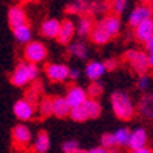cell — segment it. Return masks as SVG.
<instances>
[{
    "label": "cell",
    "instance_id": "6da1fadb",
    "mask_svg": "<svg viewBox=\"0 0 153 153\" xmlns=\"http://www.w3.org/2000/svg\"><path fill=\"white\" fill-rule=\"evenodd\" d=\"M110 104H112L113 113L123 121L132 120V117L135 115L133 101H132L130 95L124 91H115L110 95Z\"/></svg>",
    "mask_w": 153,
    "mask_h": 153
},
{
    "label": "cell",
    "instance_id": "7a4b0ae2",
    "mask_svg": "<svg viewBox=\"0 0 153 153\" xmlns=\"http://www.w3.org/2000/svg\"><path fill=\"white\" fill-rule=\"evenodd\" d=\"M37 75H38L37 65H32V63H19L14 72L11 74V83L17 87H22L25 84H28L29 81L35 80Z\"/></svg>",
    "mask_w": 153,
    "mask_h": 153
},
{
    "label": "cell",
    "instance_id": "3957f363",
    "mask_svg": "<svg viewBox=\"0 0 153 153\" xmlns=\"http://www.w3.org/2000/svg\"><path fill=\"white\" fill-rule=\"evenodd\" d=\"M124 58L129 61V65L135 69V72L139 74V76L146 75V72H147L149 68H150L147 54L141 52V51H135V49L127 51V52L124 54Z\"/></svg>",
    "mask_w": 153,
    "mask_h": 153
},
{
    "label": "cell",
    "instance_id": "277c9868",
    "mask_svg": "<svg viewBox=\"0 0 153 153\" xmlns=\"http://www.w3.org/2000/svg\"><path fill=\"white\" fill-rule=\"evenodd\" d=\"M48 57V49L42 42H31L26 48H25V58L28 63L37 65V63L43 61Z\"/></svg>",
    "mask_w": 153,
    "mask_h": 153
},
{
    "label": "cell",
    "instance_id": "5b68a950",
    "mask_svg": "<svg viewBox=\"0 0 153 153\" xmlns=\"http://www.w3.org/2000/svg\"><path fill=\"white\" fill-rule=\"evenodd\" d=\"M46 75L51 81L61 83L71 76V68H68L66 65H61V63H51L46 66Z\"/></svg>",
    "mask_w": 153,
    "mask_h": 153
},
{
    "label": "cell",
    "instance_id": "8992f818",
    "mask_svg": "<svg viewBox=\"0 0 153 153\" xmlns=\"http://www.w3.org/2000/svg\"><path fill=\"white\" fill-rule=\"evenodd\" d=\"M149 19H152V11H150V8H149L147 3H143V5L135 6V9L130 12V16H129V25L136 29L139 25L144 23Z\"/></svg>",
    "mask_w": 153,
    "mask_h": 153
},
{
    "label": "cell",
    "instance_id": "52a82bcc",
    "mask_svg": "<svg viewBox=\"0 0 153 153\" xmlns=\"http://www.w3.org/2000/svg\"><path fill=\"white\" fill-rule=\"evenodd\" d=\"M65 98L68 100V103H69L71 109L83 106L86 101L89 100V98H87V91H84L83 87H78V86L71 87L69 91H68V94H66Z\"/></svg>",
    "mask_w": 153,
    "mask_h": 153
},
{
    "label": "cell",
    "instance_id": "ba28073f",
    "mask_svg": "<svg viewBox=\"0 0 153 153\" xmlns=\"http://www.w3.org/2000/svg\"><path fill=\"white\" fill-rule=\"evenodd\" d=\"M12 110H14V115L19 120L28 121V120L32 118V115H34V104L29 103L26 98H25V100H19V101H16Z\"/></svg>",
    "mask_w": 153,
    "mask_h": 153
},
{
    "label": "cell",
    "instance_id": "9c48e42d",
    "mask_svg": "<svg viewBox=\"0 0 153 153\" xmlns=\"http://www.w3.org/2000/svg\"><path fill=\"white\" fill-rule=\"evenodd\" d=\"M76 34V26L75 23L71 20V19H65L61 20V29H60V34H58V38L57 42L60 45H68L71 43L72 37Z\"/></svg>",
    "mask_w": 153,
    "mask_h": 153
},
{
    "label": "cell",
    "instance_id": "30bf717a",
    "mask_svg": "<svg viewBox=\"0 0 153 153\" xmlns=\"http://www.w3.org/2000/svg\"><path fill=\"white\" fill-rule=\"evenodd\" d=\"M8 23L12 29L26 25V14L22 6H11L8 9Z\"/></svg>",
    "mask_w": 153,
    "mask_h": 153
},
{
    "label": "cell",
    "instance_id": "8fae6325",
    "mask_svg": "<svg viewBox=\"0 0 153 153\" xmlns=\"http://www.w3.org/2000/svg\"><path fill=\"white\" fill-rule=\"evenodd\" d=\"M11 135H12V141H14L16 144H19V146H26L31 141V130H29V127L22 124V123L12 127Z\"/></svg>",
    "mask_w": 153,
    "mask_h": 153
},
{
    "label": "cell",
    "instance_id": "7c38bea8",
    "mask_svg": "<svg viewBox=\"0 0 153 153\" xmlns=\"http://www.w3.org/2000/svg\"><path fill=\"white\" fill-rule=\"evenodd\" d=\"M104 72H106V66H104V63H101V61H97V60H94V61H89L87 65H86V69H84V74H86V76L91 81H94V83H97L101 76L104 75Z\"/></svg>",
    "mask_w": 153,
    "mask_h": 153
},
{
    "label": "cell",
    "instance_id": "4fadbf2b",
    "mask_svg": "<svg viewBox=\"0 0 153 153\" xmlns=\"http://www.w3.org/2000/svg\"><path fill=\"white\" fill-rule=\"evenodd\" d=\"M60 29H61V22L60 20H57V19H48V20L43 22L42 28H40V32L46 38H58Z\"/></svg>",
    "mask_w": 153,
    "mask_h": 153
},
{
    "label": "cell",
    "instance_id": "5bb4252c",
    "mask_svg": "<svg viewBox=\"0 0 153 153\" xmlns=\"http://www.w3.org/2000/svg\"><path fill=\"white\" fill-rule=\"evenodd\" d=\"M100 23L104 26V29L109 32V35L113 38L120 34V29H121V22H120V17L115 16V14H110V16H104L103 19L100 20Z\"/></svg>",
    "mask_w": 153,
    "mask_h": 153
},
{
    "label": "cell",
    "instance_id": "9a60e30c",
    "mask_svg": "<svg viewBox=\"0 0 153 153\" xmlns=\"http://www.w3.org/2000/svg\"><path fill=\"white\" fill-rule=\"evenodd\" d=\"M152 37H153V19H149L135 29V38L141 43H147Z\"/></svg>",
    "mask_w": 153,
    "mask_h": 153
},
{
    "label": "cell",
    "instance_id": "2e32d148",
    "mask_svg": "<svg viewBox=\"0 0 153 153\" xmlns=\"http://www.w3.org/2000/svg\"><path fill=\"white\" fill-rule=\"evenodd\" d=\"M147 139H149V136H147L146 129L139 127V129H136V130H133V132H132V138H130L129 147L132 149V152L139 150V149H146Z\"/></svg>",
    "mask_w": 153,
    "mask_h": 153
},
{
    "label": "cell",
    "instance_id": "e0dca14e",
    "mask_svg": "<svg viewBox=\"0 0 153 153\" xmlns=\"http://www.w3.org/2000/svg\"><path fill=\"white\" fill-rule=\"evenodd\" d=\"M138 110L144 118L153 121V94H146L138 103Z\"/></svg>",
    "mask_w": 153,
    "mask_h": 153
},
{
    "label": "cell",
    "instance_id": "ac0fdd59",
    "mask_svg": "<svg viewBox=\"0 0 153 153\" xmlns=\"http://www.w3.org/2000/svg\"><path fill=\"white\" fill-rule=\"evenodd\" d=\"M91 40H92V43H95V45H106V43H109V42L112 40V37H110L109 32L104 29L103 25H101L100 22H97V23H95V28H94V31H92V34H91Z\"/></svg>",
    "mask_w": 153,
    "mask_h": 153
},
{
    "label": "cell",
    "instance_id": "d6986e66",
    "mask_svg": "<svg viewBox=\"0 0 153 153\" xmlns=\"http://www.w3.org/2000/svg\"><path fill=\"white\" fill-rule=\"evenodd\" d=\"M94 28H95L94 17L92 16H81L78 19V23H76V34H78L80 37L91 35Z\"/></svg>",
    "mask_w": 153,
    "mask_h": 153
},
{
    "label": "cell",
    "instance_id": "ffe728a7",
    "mask_svg": "<svg viewBox=\"0 0 153 153\" xmlns=\"http://www.w3.org/2000/svg\"><path fill=\"white\" fill-rule=\"evenodd\" d=\"M51 149V139L46 130H40L35 136L34 141V152L35 153H48V150Z\"/></svg>",
    "mask_w": 153,
    "mask_h": 153
},
{
    "label": "cell",
    "instance_id": "44dd1931",
    "mask_svg": "<svg viewBox=\"0 0 153 153\" xmlns=\"http://www.w3.org/2000/svg\"><path fill=\"white\" fill-rule=\"evenodd\" d=\"M71 106L68 103L66 98L63 97H58V98H54V115L58 118H65L68 115H71Z\"/></svg>",
    "mask_w": 153,
    "mask_h": 153
},
{
    "label": "cell",
    "instance_id": "7402d4cb",
    "mask_svg": "<svg viewBox=\"0 0 153 153\" xmlns=\"http://www.w3.org/2000/svg\"><path fill=\"white\" fill-rule=\"evenodd\" d=\"M89 3L91 2H83V0H75V2H71L66 5V12H71V14H78L81 17L87 16V11H89Z\"/></svg>",
    "mask_w": 153,
    "mask_h": 153
},
{
    "label": "cell",
    "instance_id": "603a6c76",
    "mask_svg": "<svg viewBox=\"0 0 153 153\" xmlns=\"http://www.w3.org/2000/svg\"><path fill=\"white\" fill-rule=\"evenodd\" d=\"M68 51H69V54H72V55L76 57V58H81V60H86L87 55H89V49H87V46H86L83 42L71 43V45L68 46Z\"/></svg>",
    "mask_w": 153,
    "mask_h": 153
},
{
    "label": "cell",
    "instance_id": "cb8c5ba5",
    "mask_svg": "<svg viewBox=\"0 0 153 153\" xmlns=\"http://www.w3.org/2000/svg\"><path fill=\"white\" fill-rule=\"evenodd\" d=\"M12 34H14V38L19 42V43H31V28L28 25H25V26H20V28H16L12 29Z\"/></svg>",
    "mask_w": 153,
    "mask_h": 153
},
{
    "label": "cell",
    "instance_id": "d4e9b609",
    "mask_svg": "<svg viewBox=\"0 0 153 153\" xmlns=\"http://www.w3.org/2000/svg\"><path fill=\"white\" fill-rule=\"evenodd\" d=\"M83 106H84V109H86V112H87V115H89V120H91V118L95 120V118H98L100 115H101V104H100L98 100L89 98Z\"/></svg>",
    "mask_w": 153,
    "mask_h": 153
},
{
    "label": "cell",
    "instance_id": "484cf974",
    "mask_svg": "<svg viewBox=\"0 0 153 153\" xmlns=\"http://www.w3.org/2000/svg\"><path fill=\"white\" fill-rule=\"evenodd\" d=\"M115 138H117L118 146H129L130 138H132V132L127 127H120V129L115 132Z\"/></svg>",
    "mask_w": 153,
    "mask_h": 153
},
{
    "label": "cell",
    "instance_id": "4316f807",
    "mask_svg": "<svg viewBox=\"0 0 153 153\" xmlns=\"http://www.w3.org/2000/svg\"><path fill=\"white\" fill-rule=\"evenodd\" d=\"M109 8H110V3H106V2H91V3H89L87 16L101 14V12H106Z\"/></svg>",
    "mask_w": 153,
    "mask_h": 153
},
{
    "label": "cell",
    "instance_id": "83f0119b",
    "mask_svg": "<svg viewBox=\"0 0 153 153\" xmlns=\"http://www.w3.org/2000/svg\"><path fill=\"white\" fill-rule=\"evenodd\" d=\"M42 117H49V115H54V100L52 98H43L40 101V106H38Z\"/></svg>",
    "mask_w": 153,
    "mask_h": 153
},
{
    "label": "cell",
    "instance_id": "f1b7e54d",
    "mask_svg": "<svg viewBox=\"0 0 153 153\" xmlns=\"http://www.w3.org/2000/svg\"><path fill=\"white\" fill-rule=\"evenodd\" d=\"M71 120L76 121V123H84L89 120V115L84 109V106H80V107H74L71 110Z\"/></svg>",
    "mask_w": 153,
    "mask_h": 153
},
{
    "label": "cell",
    "instance_id": "f546056e",
    "mask_svg": "<svg viewBox=\"0 0 153 153\" xmlns=\"http://www.w3.org/2000/svg\"><path fill=\"white\" fill-rule=\"evenodd\" d=\"M117 146H118V143H117V138H115V133H104L101 136V147L109 150V149H113Z\"/></svg>",
    "mask_w": 153,
    "mask_h": 153
},
{
    "label": "cell",
    "instance_id": "4dcf8cb0",
    "mask_svg": "<svg viewBox=\"0 0 153 153\" xmlns=\"http://www.w3.org/2000/svg\"><path fill=\"white\" fill-rule=\"evenodd\" d=\"M61 150L63 153H76L80 150V146H78V141L75 139H69V141H65L61 146Z\"/></svg>",
    "mask_w": 153,
    "mask_h": 153
},
{
    "label": "cell",
    "instance_id": "1f68e13d",
    "mask_svg": "<svg viewBox=\"0 0 153 153\" xmlns=\"http://www.w3.org/2000/svg\"><path fill=\"white\" fill-rule=\"evenodd\" d=\"M87 95L92 100H97L100 95H103V86H101L100 83H92L87 89Z\"/></svg>",
    "mask_w": 153,
    "mask_h": 153
},
{
    "label": "cell",
    "instance_id": "d6a6232c",
    "mask_svg": "<svg viewBox=\"0 0 153 153\" xmlns=\"http://www.w3.org/2000/svg\"><path fill=\"white\" fill-rule=\"evenodd\" d=\"M126 8H127V2H126V0H115V2L110 3V9L113 11L115 16L123 14V12L126 11Z\"/></svg>",
    "mask_w": 153,
    "mask_h": 153
},
{
    "label": "cell",
    "instance_id": "836d02e7",
    "mask_svg": "<svg viewBox=\"0 0 153 153\" xmlns=\"http://www.w3.org/2000/svg\"><path fill=\"white\" fill-rule=\"evenodd\" d=\"M149 84H150V78H149V75L146 74V75H141L139 76V80H138V91H141V92H144V91H147L149 89Z\"/></svg>",
    "mask_w": 153,
    "mask_h": 153
},
{
    "label": "cell",
    "instance_id": "e575fe53",
    "mask_svg": "<svg viewBox=\"0 0 153 153\" xmlns=\"http://www.w3.org/2000/svg\"><path fill=\"white\" fill-rule=\"evenodd\" d=\"M104 66H106V71L112 72V71H115V69H117V66H118V63L115 61L113 58H107V60L104 61Z\"/></svg>",
    "mask_w": 153,
    "mask_h": 153
},
{
    "label": "cell",
    "instance_id": "d590c367",
    "mask_svg": "<svg viewBox=\"0 0 153 153\" xmlns=\"http://www.w3.org/2000/svg\"><path fill=\"white\" fill-rule=\"evenodd\" d=\"M89 153H110L107 149H104V147H94V149H91L89 150Z\"/></svg>",
    "mask_w": 153,
    "mask_h": 153
},
{
    "label": "cell",
    "instance_id": "8d00e7d4",
    "mask_svg": "<svg viewBox=\"0 0 153 153\" xmlns=\"http://www.w3.org/2000/svg\"><path fill=\"white\" fill-rule=\"evenodd\" d=\"M71 78L72 80H78L80 78V69H76V68L71 69Z\"/></svg>",
    "mask_w": 153,
    "mask_h": 153
},
{
    "label": "cell",
    "instance_id": "74e56055",
    "mask_svg": "<svg viewBox=\"0 0 153 153\" xmlns=\"http://www.w3.org/2000/svg\"><path fill=\"white\" fill-rule=\"evenodd\" d=\"M146 49H147V54H153V37L146 43Z\"/></svg>",
    "mask_w": 153,
    "mask_h": 153
},
{
    "label": "cell",
    "instance_id": "f35d334b",
    "mask_svg": "<svg viewBox=\"0 0 153 153\" xmlns=\"http://www.w3.org/2000/svg\"><path fill=\"white\" fill-rule=\"evenodd\" d=\"M132 153H153V150H150V149H139V150H135V152H132Z\"/></svg>",
    "mask_w": 153,
    "mask_h": 153
},
{
    "label": "cell",
    "instance_id": "ab89813d",
    "mask_svg": "<svg viewBox=\"0 0 153 153\" xmlns=\"http://www.w3.org/2000/svg\"><path fill=\"white\" fill-rule=\"evenodd\" d=\"M147 57H149V65H150V68H153V54H147Z\"/></svg>",
    "mask_w": 153,
    "mask_h": 153
},
{
    "label": "cell",
    "instance_id": "60d3db41",
    "mask_svg": "<svg viewBox=\"0 0 153 153\" xmlns=\"http://www.w3.org/2000/svg\"><path fill=\"white\" fill-rule=\"evenodd\" d=\"M147 5H149V8H150V11H152V14H153V0H152V2H149Z\"/></svg>",
    "mask_w": 153,
    "mask_h": 153
},
{
    "label": "cell",
    "instance_id": "b9f144b4",
    "mask_svg": "<svg viewBox=\"0 0 153 153\" xmlns=\"http://www.w3.org/2000/svg\"><path fill=\"white\" fill-rule=\"evenodd\" d=\"M76 153H89V150H84V149H80Z\"/></svg>",
    "mask_w": 153,
    "mask_h": 153
}]
</instances>
